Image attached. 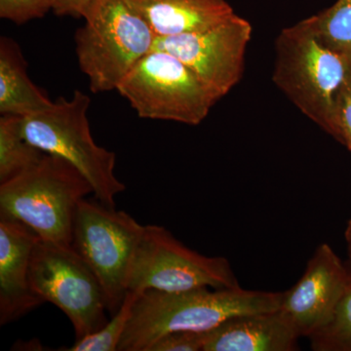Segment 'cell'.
Returning <instances> with one entry per match:
<instances>
[{
    "instance_id": "13",
    "label": "cell",
    "mask_w": 351,
    "mask_h": 351,
    "mask_svg": "<svg viewBox=\"0 0 351 351\" xmlns=\"http://www.w3.org/2000/svg\"><path fill=\"white\" fill-rule=\"evenodd\" d=\"M299 332L277 309L245 314L221 323L205 334L203 351H293Z\"/></svg>"
},
{
    "instance_id": "8",
    "label": "cell",
    "mask_w": 351,
    "mask_h": 351,
    "mask_svg": "<svg viewBox=\"0 0 351 351\" xmlns=\"http://www.w3.org/2000/svg\"><path fill=\"white\" fill-rule=\"evenodd\" d=\"M29 278L32 291L44 302L68 316L75 339L99 331L108 322L101 284L71 245L39 240L32 250Z\"/></svg>"
},
{
    "instance_id": "2",
    "label": "cell",
    "mask_w": 351,
    "mask_h": 351,
    "mask_svg": "<svg viewBox=\"0 0 351 351\" xmlns=\"http://www.w3.org/2000/svg\"><path fill=\"white\" fill-rule=\"evenodd\" d=\"M350 69L343 55L321 40L311 17L285 27L277 36L274 82L338 142L337 104Z\"/></svg>"
},
{
    "instance_id": "17",
    "label": "cell",
    "mask_w": 351,
    "mask_h": 351,
    "mask_svg": "<svg viewBox=\"0 0 351 351\" xmlns=\"http://www.w3.org/2000/svg\"><path fill=\"white\" fill-rule=\"evenodd\" d=\"M311 19L321 40L351 66V0H338Z\"/></svg>"
},
{
    "instance_id": "12",
    "label": "cell",
    "mask_w": 351,
    "mask_h": 351,
    "mask_svg": "<svg viewBox=\"0 0 351 351\" xmlns=\"http://www.w3.org/2000/svg\"><path fill=\"white\" fill-rule=\"evenodd\" d=\"M40 240L29 226L0 217V325L38 308L44 301L29 285L32 250Z\"/></svg>"
},
{
    "instance_id": "25",
    "label": "cell",
    "mask_w": 351,
    "mask_h": 351,
    "mask_svg": "<svg viewBox=\"0 0 351 351\" xmlns=\"http://www.w3.org/2000/svg\"><path fill=\"white\" fill-rule=\"evenodd\" d=\"M348 270H350V274L351 276V258H350V263H348Z\"/></svg>"
},
{
    "instance_id": "11",
    "label": "cell",
    "mask_w": 351,
    "mask_h": 351,
    "mask_svg": "<svg viewBox=\"0 0 351 351\" xmlns=\"http://www.w3.org/2000/svg\"><path fill=\"white\" fill-rule=\"evenodd\" d=\"M348 283V265L330 245L321 244L307 263L301 279L284 292L279 309L300 336L308 338L331 319Z\"/></svg>"
},
{
    "instance_id": "21",
    "label": "cell",
    "mask_w": 351,
    "mask_h": 351,
    "mask_svg": "<svg viewBox=\"0 0 351 351\" xmlns=\"http://www.w3.org/2000/svg\"><path fill=\"white\" fill-rule=\"evenodd\" d=\"M206 332H176L156 341L149 351H203Z\"/></svg>"
},
{
    "instance_id": "3",
    "label": "cell",
    "mask_w": 351,
    "mask_h": 351,
    "mask_svg": "<svg viewBox=\"0 0 351 351\" xmlns=\"http://www.w3.org/2000/svg\"><path fill=\"white\" fill-rule=\"evenodd\" d=\"M90 193L93 188L73 164L46 154L0 184V217L22 221L43 241L71 245L76 207Z\"/></svg>"
},
{
    "instance_id": "24",
    "label": "cell",
    "mask_w": 351,
    "mask_h": 351,
    "mask_svg": "<svg viewBox=\"0 0 351 351\" xmlns=\"http://www.w3.org/2000/svg\"><path fill=\"white\" fill-rule=\"evenodd\" d=\"M345 237L346 244H348V256H350V258H351V219L348 221V226H346Z\"/></svg>"
},
{
    "instance_id": "1",
    "label": "cell",
    "mask_w": 351,
    "mask_h": 351,
    "mask_svg": "<svg viewBox=\"0 0 351 351\" xmlns=\"http://www.w3.org/2000/svg\"><path fill=\"white\" fill-rule=\"evenodd\" d=\"M284 292L198 288L184 292L138 293L117 351H149L161 337L176 332H207L245 314L280 308Z\"/></svg>"
},
{
    "instance_id": "9",
    "label": "cell",
    "mask_w": 351,
    "mask_h": 351,
    "mask_svg": "<svg viewBox=\"0 0 351 351\" xmlns=\"http://www.w3.org/2000/svg\"><path fill=\"white\" fill-rule=\"evenodd\" d=\"M239 287L230 262L191 250L165 228L145 226L129 277L128 291L184 292Z\"/></svg>"
},
{
    "instance_id": "7",
    "label": "cell",
    "mask_w": 351,
    "mask_h": 351,
    "mask_svg": "<svg viewBox=\"0 0 351 351\" xmlns=\"http://www.w3.org/2000/svg\"><path fill=\"white\" fill-rule=\"evenodd\" d=\"M142 119L198 125L218 100L179 59L165 51L145 55L117 86Z\"/></svg>"
},
{
    "instance_id": "16",
    "label": "cell",
    "mask_w": 351,
    "mask_h": 351,
    "mask_svg": "<svg viewBox=\"0 0 351 351\" xmlns=\"http://www.w3.org/2000/svg\"><path fill=\"white\" fill-rule=\"evenodd\" d=\"M45 152L23 136L22 117L4 114L0 119V184L17 177L39 162Z\"/></svg>"
},
{
    "instance_id": "5",
    "label": "cell",
    "mask_w": 351,
    "mask_h": 351,
    "mask_svg": "<svg viewBox=\"0 0 351 351\" xmlns=\"http://www.w3.org/2000/svg\"><path fill=\"white\" fill-rule=\"evenodd\" d=\"M90 104V97L76 90L71 99H58L46 112L22 117L23 136L45 154L73 164L91 184L95 198L115 207V197L126 186L115 176L114 152L97 145L92 137Z\"/></svg>"
},
{
    "instance_id": "14",
    "label": "cell",
    "mask_w": 351,
    "mask_h": 351,
    "mask_svg": "<svg viewBox=\"0 0 351 351\" xmlns=\"http://www.w3.org/2000/svg\"><path fill=\"white\" fill-rule=\"evenodd\" d=\"M156 38L202 32L235 15L226 0H127Z\"/></svg>"
},
{
    "instance_id": "15",
    "label": "cell",
    "mask_w": 351,
    "mask_h": 351,
    "mask_svg": "<svg viewBox=\"0 0 351 351\" xmlns=\"http://www.w3.org/2000/svg\"><path fill=\"white\" fill-rule=\"evenodd\" d=\"M19 47L12 40L0 41V112L25 117L46 112L50 100L29 80Z\"/></svg>"
},
{
    "instance_id": "18",
    "label": "cell",
    "mask_w": 351,
    "mask_h": 351,
    "mask_svg": "<svg viewBox=\"0 0 351 351\" xmlns=\"http://www.w3.org/2000/svg\"><path fill=\"white\" fill-rule=\"evenodd\" d=\"M308 338L315 351H351L350 274V283L331 319Z\"/></svg>"
},
{
    "instance_id": "23",
    "label": "cell",
    "mask_w": 351,
    "mask_h": 351,
    "mask_svg": "<svg viewBox=\"0 0 351 351\" xmlns=\"http://www.w3.org/2000/svg\"><path fill=\"white\" fill-rule=\"evenodd\" d=\"M96 0H52V11L58 16L85 19Z\"/></svg>"
},
{
    "instance_id": "10",
    "label": "cell",
    "mask_w": 351,
    "mask_h": 351,
    "mask_svg": "<svg viewBox=\"0 0 351 351\" xmlns=\"http://www.w3.org/2000/svg\"><path fill=\"white\" fill-rule=\"evenodd\" d=\"M252 32L250 23L235 14L205 31L156 38L154 49L179 59L219 101L241 80Z\"/></svg>"
},
{
    "instance_id": "19",
    "label": "cell",
    "mask_w": 351,
    "mask_h": 351,
    "mask_svg": "<svg viewBox=\"0 0 351 351\" xmlns=\"http://www.w3.org/2000/svg\"><path fill=\"white\" fill-rule=\"evenodd\" d=\"M138 293L129 290L124 298L123 304L112 319L108 320L99 331L76 339L71 348H61L64 351H117L120 341L125 331L127 323L130 318L132 307L137 299Z\"/></svg>"
},
{
    "instance_id": "4",
    "label": "cell",
    "mask_w": 351,
    "mask_h": 351,
    "mask_svg": "<svg viewBox=\"0 0 351 351\" xmlns=\"http://www.w3.org/2000/svg\"><path fill=\"white\" fill-rule=\"evenodd\" d=\"M75 34L80 69L93 93L117 90L138 62L154 50L156 36L127 0H96Z\"/></svg>"
},
{
    "instance_id": "20",
    "label": "cell",
    "mask_w": 351,
    "mask_h": 351,
    "mask_svg": "<svg viewBox=\"0 0 351 351\" xmlns=\"http://www.w3.org/2000/svg\"><path fill=\"white\" fill-rule=\"evenodd\" d=\"M52 10V0H0V17L23 25Z\"/></svg>"
},
{
    "instance_id": "22",
    "label": "cell",
    "mask_w": 351,
    "mask_h": 351,
    "mask_svg": "<svg viewBox=\"0 0 351 351\" xmlns=\"http://www.w3.org/2000/svg\"><path fill=\"white\" fill-rule=\"evenodd\" d=\"M337 117L339 129V142L351 152V69L345 85L339 95Z\"/></svg>"
},
{
    "instance_id": "6",
    "label": "cell",
    "mask_w": 351,
    "mask_h": 351,
    "mask_svg": "<svg viewBox=\"0 0 351 351\" xmlns=\"http://www.w3.org/2000/svg\"><path fill=\"white\" fill-rule=\"evenodd\" d=\"M145 226L126 212L97 199L83 198L76 207L71 246L100 282L112 316L128 292L132 265Z\"/></svg>"
}]
</instances>
